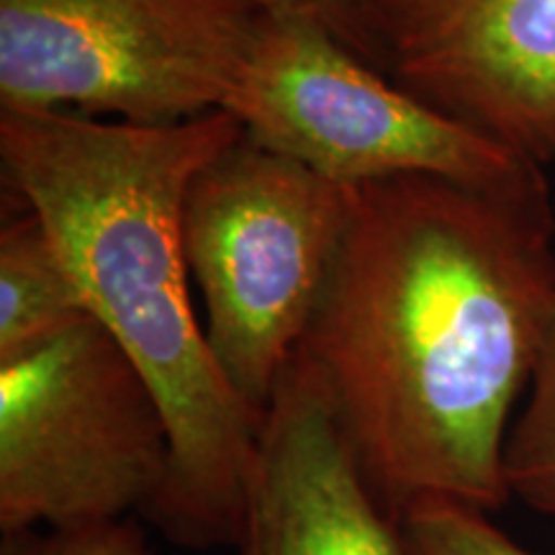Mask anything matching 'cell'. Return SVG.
Returning a JSON list of instances; mask_svg holds the SVG:
<instances>
[{"mask_svg":"<svg viewBox=\"0 0 555 555\" xmlns=\"http://www.w3.org/2000/svg\"><path fill=\"white\" fill-rule=\"evenodd\" d=\"M555 311L551 189L406 176L356 211L298 356L393 519L509 502L502 455Z\"/></svg>","mask_w":555,"mask_h":555,"instance_id":"cell-1","label":"cell"},{"mask_svg":"<svg viewBox=\"0 0 555 555\" xmlns=\"http://www.w3.org/2000/svg\"><path fill=\"white\" fill-rule=\"evenodd\" d=\"M242 134L229 111L163 127L0 111L5 183L168 420V483L144 522L193 553L237 545L262 425L208 347L183 249L193 178Z\"/></svg>","mask_w":555,"mask_h":555,"instance_id":"cell-2","label":"cell"},{"mask_svg":"<svg viewBox=\"0 0 555 555\" xmlns=\"http://www.w3.org/2000/svg\"><path fill=\"white\" fill-rule=\"evenodd\" d=\"M352 211L356 189L245 134L185 193L183 249L208 347L258 414L307 335Z\"/></svg>","mask_w":555,"mask_h":555,"instance_id":"cell-3","label":"cell"},{"mask_svg":"<svg viewBox=\"0 0 555 555\" xmlns=\"http://www.w3.org/2000/svg\"><path fill=\"white\" fill-rule=\"evenodd\" d=\"M168 474L163 406L93 317L0 358V532L144 519Z\"/></svg>","mask_w":555,"mask_h":555,"instance_id":"cell-4","label":"cell"},{"mask_svg":"<svg viewBox=\"0 0 555 555\" xmlns=\"http://www.w3.org/2000/svg\"><path fill=\"white\" fill-rule=\"evenodd\" d=\"M255 0H0V106L163 127L227 111Z\"/></svg>","mask_w":555,"mask_h":555,"instance_id":"cell-5","label":"cell"},{"mask_svg":"<svg viewBox=\"0 0 555 555\" xmlns=\"http://www.w3.org/2000/svg\"><path fill=\"white\" fill-rule=\"evenodd\" d=\"M227 111L255 144L347 189L406 176L547 189L543 168L416 99L301 16L270 13Z\"/></svg>","mask_w":555,"mask_h":555,"instance_id":"cell-6","label":"cell"},{"mask_svg":"<svg viewBox=\"0 0 555 555\" xmlns=\"http://www.w3.org/2000/svg\"><path fill=\"white\" fill-rule=\"evenodd\" d=\"M384 73L545 170L555 163V0H376Z\"/></svg>","mask_w":555,"mask_h":555,"instance_id":"cell-7","label":"cell"},{"mask_svg":"<svg viewBox=\"0 0 555 555\" xmlns=\"http://www.w3.org/2000/svg\"><path fill=\"white\" fill-rule=\"evenodd\" d=\"M237 555H409L307 360L294 356L262 414Z\"/></svg>","mask_w":555,"mask_h":555,"instance_id":"cell-8","label":"cell"},{"mask_svg":"<svg viewBox=\"0 0 555 555\" xmlns=\"http://www.w3.org/2000/svg\"><path fill=\"white\" fill-rule=\"evenodd\" d=\"M88 317L80 288L37 214L26 208L0 232V358Z\"/></svg>","mask_w":555,"mask_h":555,"instance_id":"cell-9","label":"cell"},{"mask_svg":"<svg viewBox=\"0 0 555 555\" xmlns=\"http://www.w3.org/2000/svg\"><path fill=\"white\" fill-rule=\"evenodd\" d=\"M502 474L509 499L555 519V311L532 367L527 401L506 435Z\"/></svg>","mask_w":555,"mask_h":555,"instance_id":"cell-10","label":"cell"},{"mask_svg":"<svg viewBox=\"0 0 555 555\" xmlns=\"http://www.w3.org/2000/svg\"><path fill=\"white\" fill-rule=\"evenodd\" d=\"M401 535L409 555H538L506 535L486 512L442 499L406 509Z\"/></svg>","mask_w":555,"mask_h":555,"instance_id":"cell-11","label":"cell"},{"mask_svg":"<svg viewBox=\"0 0 555 555\" xmlns=\"http://www.w3.org/2000/svg\"><path fill=\"white\" fill-rule=\"evenodd\" d=\"M0 555H152L142 519L75 530L0 532Z\"/></svg>","mask_w":555,"mask_h":555,"instance_id":"cell-12","label":"cell"},{"mask_svg":"<svg viewBox=\"0 0 555 555\" xmlns=\"http://www.w3.org/2000/svg\"><path fill=\"white\" fill-rule=\"evenodd\" d=\"M270 13L301 16L324 26L360 60L384 73V47L376 24V0H255ZM386 75V73H384Z\"/></svg>","mask_w":555,"mask_h":555,"instance_id":"cell-13","label":"cell"}]
</instances>
